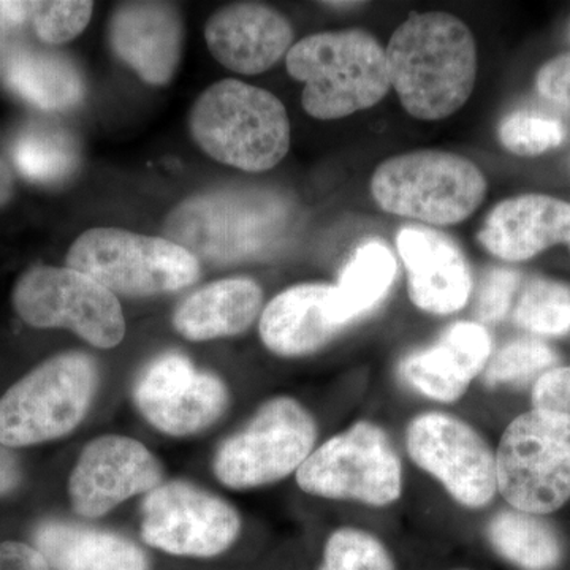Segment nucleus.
<instances>
[{
    "instance_id": "39",
    "label": "nucleus",
    "mask_w": 570,
    "mask_h": 570,
    "mask_svg": "<svg viewBox=\"0 0 570 570\" xmlns=\"http://www.w3.org/2000/svg\"><path fill=\"white\" fill-rule=\"evenodd\" d=\"M13 195V175L6 160L0 157V206L9 204Z\"/></svg>"
},
{
    "instance_id": "18",
    "label": "nucleus",
    "mask_w": 570,
    "mask_h": 570,
    "mask_svg": "<svg viewBox=\"0 0 570 570\" xmlns=\"http://www.w3.org/2000/svg\"><path fill=\"white\" fill-rule=\"evenodd\" d=\"M208 50L225 69L258 75L291 51L294 29L279 11L257 2L217 10L205 26Z\"/></svg>"
},
{
    "instance_id": "26",
    "label": "nucleus",
    "mask_w": 570,
    "mask_h": 570,
    "mask_svg": "<svg viewBox=\"0 0 570 570\" xmlns=\"http://www.w3.org/2000/svg\"><path fill=\"white\" fill-rule=\"evenodd\" d=\"M491 547L521 570H551L561 560V542L547 521L520 510H501L487 527Z\"/></svg>"
},
{
    "instance_id": "29",
    "label": "nucleus",
    "mask_w": 570,
    "mask_h": 570,
    "mask_svg": "<svg viewBox=\"0 0 570 570\" xmlns=\"http://www.w3.org/2000/svg\"><path fill=\"white\" fill-rule=\"evenodd\" d=\"M558 355L543 341L523 337L505 344L494 354L483 370L487 387L499 385H524L532 379L543 376L557 365Z\"/></svg>"
},
{
    "instance_id": "3",
    "label": "nucleus",
    "mask_w": 570,
    "mask_h": 570,
    "mask_svg": "<svg viewBox=\"0 0 570 570\" xmlns=\"http://www.w3.org/2000/svg\"><path fill=\"white\" fill-rule=\"evenodd\" d=\"M194 141L212 159L249 174L272 170L291 149V121L275 94L238 80L214 82L189 115Z\"/></svg>"
},
{
    "instance_id": "12",
    "label": "nucleus",
    "mask_w": 570,
    "mask_h": 570,
    "mask_svg": "<svg viewBox=\"0 0 570 570\" xmlns=\"http://www.w3.org/2000/svg\"><path fill=\"white\" fill-rule=\"evenodd\" d=\"M409 459L438 480L468 509L489 505L498 491L497 460L469 423L444 412L412 419L406 430Z\"/></svg>"
},
{
    "instance_id": "30",
    "label": "nucleus",
    "mask_w": 570,
    "mask_h": 570,
    "mask_svg": "<svg viewBox=\"0 0 570 570\" xmlns=\"http://www.w3.org/2000/svg\"><path fill=\"white\" fill-rule=\"evenodd\" d=\"M317 570H396L385 543L370 531L340 528L326 539Z\"/></svg>"
},
{
    "instance_id": "35",
    "label": "nucleus",
    "mask_w": 570,
    "mask_h": 570,
    "mask_svg": "<svg viewBox=\"0 0 570 570\" xmlns=\"http://www.w3.org/2000/svg\"><path fill=\"white\" fill-rule=\"evenodd\" d=\"M535 82L546 99L570 110V55L558 56L546 63Z\"/></svg>"
},
{
    "instance_id": "31",
    "label": "nucleus",
    "mask_w": 570,
    "mask_h": 570,
    "mask_svg": "<svg viewBox=\"0 0 570 570\" xmlns=\"http://www.w3.org/2000/svg\"><path fill=\"white\" fill-rule=\"evenodd\" d=\"M564 138L560 119L535 112H513L499 127V140L517 156H538L558 148Z\"/></svg>"
},
{
    "instance_id": "22",
    "label": "nucleus",
    "mask_w": 570,
    "mask_h": 570,
    "mask_svg": "<svg viewBox=\"0 0 570 570\" xmlns=\"http://www.w3.org/2000/svg\"><path fill=\"white\" fill-rule=\"evenodd\" d=\"M33 546L52 570H146L149 564L132 540L67 521L40 523L33 531Z\"/></svg>"
},
{
    "instance_id": "27",
    "label": "nucleus",
    "mask_w": 570,
    "mask_h": 570,
    "mask_svg": "<svg viewBox=\"0 0 570 570\" xmlns=\"http://www.w3.org/2000/svg\"><path fill=\"white\" fill-rule=\"evenodd\" d=\"M11 159L29 181L58 184L69 179L80 165V148L73 135L55 124H31L14 137Z\"/></svg>"
},
{
    "instance_id": "37",
    "label": "nucleus",
    "mask_w": 570,
    "mask_h": 570,
    "mask_svg": "<svg viewBox=\"0 0 570 570\" xmlns=\"http://www.w3.org/2000/svg\"><path fill=\"white\" fill-rule=\"evenodd\" d=\"M22 479L20 460L11 449L0 444V497L11 493Z\"/></svg>"
},
{
    "instance_id": "15",
    "label": "nucleus",
    "mask_w": 570,
    "mask_h": 570,
    "mask_svg": "<svg viewBox=\"0 0 570 570\" xmlns=\"http://www.w3.org/2000/svg\"><path fill=\"white\" fill-rule=\"evenodd\" d=\"M163 485V466L141 442L126 436L94 439L69 480L71 508L88 519L110 512L126 499Z\"/></svg>"
},
{
    "instance_id": "38",
    "label": "nucleus",
    "mask_w": 570,
    "mask_h": 570,
    "mask_svg": "<svg viewBox=\"0 0 570 570\" xmlns=\"http://www.w3.org/2000/svg\"><path fill=\"white\" fill-rule=\"evenodd\" d=\"M31 2H0V18L9 24H21L32 17Z\"/></svg>"
},
{
    "instance_id": "34",
    "label": "nucleus",
    "mask_w": 570,
    "mask_h": 570,
    "mask_svg": "<svg viewBox=\"0 0 570 570\" xmlns=\"http://www.w3.org/2000/svg\"><path fill=\"white\" fill-rule=\"evenodd\" d=\"M532 406L570 417V366L553 367L535 381Z\"/></svg>"
},
{
    "instance_id": "6",
    "label": "nucleus",
    "mask_w": 570,
    "mask_h": 570,
    "mask_svg": "<svg viewBox=\"0 0 570 570\" xmlns=\"http://www.w3.org/2000/svg\"><path fill=\"white\" fill-rule=\"evenodd\" d=\"M99 384L92 356L67 352L41 363L0 397V444H43L80 425Z\"/></svg>"
},
{
    "instance_id": "25",
    "label": "nucleus",
    "mask_w": 570,
    "mask_h": 570,
    "mask_svg": "<svg viewBox=\"0 0 570 570\" xmlns=\"http://www.w3.org/2000/svg\"><path fill=\"white\" fill-rule=\"evenodd\" d=\"M396 261L384 243L360 246L335 285L337 321L347 326L371 313L389 295L396 277Z\"/></svg>"
},
{
    "instance_id": "32",
    "label": "nucleus",
    "mask_w": 570,
    "mask_h": 570,
    "mask_svg": "<svg viewBox=\"0 0 570 570\" xmlns=\"http://www.w3.org/2000/svg\"><path fill=\"white\" fill-rule=\"evenodd\" d=\"M92 11V2H33L31 20L41 41L62 45L88 28Z\"/></svg>"
},
{
    "instance_id": "11",
    "label": "nucleus",
    "mask_w": 570,
    "mask_h": 570,
    "mask_svg": "<svg viewBox=\"0 0 570 570\" xmlns=\"http://www.w3.org/2000/svg\"><path fill=\"white\" fill-rule=\"evenodd\" d=\"M18 316L36 328H69L94 347L112 348L126 335L112 292L77 269L33 266L13 291Z\"/></svg>"
},
{
    "instance_id": "36",
    "label": "nucleus",
    "mask_w": 570,
    "mask_h": 570,
    "mask_svg": "<svg viewBox=\"0 0 570 570\" xmlns=\"http://www.w3.org/2000/svg\"><path fill=\"white\" fill-rule=\"evenodd\" d=\"M0 570H51L36 547L24 542L0 543Z\"/></svg>"
},
{
    "instance_id": "23",
    "label": "nucleus",
    "mask_w": 570,
    "mask_h": 570,
    "mask_svg": "<svg viewBox=\"0 0 570 570\" xmlns=\"http://www.w3.org/2000/svg\"><path fill=\"white\" fill-rule=\"evenodd\" d=\"M264 303L261 285L247 277H232L205 285L187 296L174 314L179 335L209 341L239 335L258 317Z\"/></svg>"
},
{
    "instance_id": "16",
    "label": "nucleus",
    "mask_w": 570,
    "mask_h": 570,
    "mask_svg": "<svg viewBox=\"0 0 570 570\" xmlns=\"http://www.w3.org/2000/svg\"><path fill=\"white\" fill-rule=\"evenodd\" d=\"M396 247L406 268L409 296L419 309L449 316L466 306L471 269L452 238L433 228L404 227Z\"/></svg>"
},
{
    "instance_id": "1",
    "label": "nucleus",
    "mask_w": 570,
    "mask_h": 570,
    "mask_svg": "<svg viewBox=\"0 0 570 570\" xmlns=\"http://www.w3.org/2000/svg\"><path fill=\"white\" fill-rule=\"evenodd\" d=\"M385 55L390 81L412 118L441 121L474 91L478 47L468 26L453 14H412L392 33Z\"/></svg>"
},
{
    "instance_id": "10",
    "label": "nucleus",
    "mask_w": 570,
    "mask_h": 570,
    "mask_svg": "<svg viewBox=\"0 0 570 570\" xmlns=\"http://www.w3.org/2000/svg\"><path fill=\"white\" fill-rule=\"evenodd\" d=\"M316 420L294 397L277 396L217 450L214 472L228 489L247 490L283 480L314 452Z\"/></svg>"
},
{
    "instance_id": "8",
    "label": "nucleus",
    "mask_w": 570,
    "mask_h": 570,
    "mask_svg": "<svg viewBox=\"0 0 570 570\" xmlns=\"http://www.w3.org/2000/svg\"><path fill=\"white\" fill-rule=\"evenodd\" d=\"M494 460L498 491L510 508L554 512L570 499V417L538 409L520 415L502 434Z\"/></svg>"
},
{
    "instance_id": "24",
    "label": "nucleus",
    "mask_w": 570,
    "mask_h": 570,
    "mask_svg": "<svg viewBox=\"0 0 570 570\" xmlns=\"http://www.w3.org/2000/svg\"><path fill=\"white\" fill-rule=\"evenodd\" d=\"M3 78L10 91L45 111H67L86 96L80 70L66 56L17 50L7 58Z\"/></svg>"
},
{
    "instance_id": "2",
    "label": "nucleus",
    "mask_w": 570,
    "mask_h": 570,
    "mask_svg": "<svg viewBox=\"0 0 570 570\" xmlns=\"http://www.w3.org/2000/svg\"><path fill=\"white\" fill-rule=\"evenodd\" d=\"M285 63L292 78L305 82L303 108L321 121L367 110L392 88L385 48L360 29L306 37L291 48Z\"/></svg>"
},
{
    "instance_id": "41",
    "label": "nucleus",
    "mask_w": 570,
    "mask_h": 570,
    "mask_svg": "<svg viewBox=\"0 0 570 570\" xmlns=\"http://www.w3.org/2000/svg\"><path fill=\"white\" fill-rule=\"evenodd\" d=\"M459 570H469V569H459Z\"/></svg>"
},
{
    "instance_id": "20",
    "label": "nucleus",
    "mask_w": 570,
    "mask_h": 570,
    "mask_svg": "<svg viewBox=\"0 0 570 570\" xmlns=\"http://www.w3.org/2000/svg\"><path fill=\"white\" fill-rule=\"evenodd\" d=\"M479 242L508 262L530 261L560 243L570 247V204L547 195L509 198L489 214Z\"/></svg>"
},
{
    "instance_id": "4",
    "label": "nucleus",
    "mask_w": 570,
    "mask_h": 570,
    "mask_svg": "<svg viewBox=\"0 0 570 570\" xmlns=\"http://www.w3.org/2000/svg\"><path fill=\"white\" fill-rule=\"evenodd\" d=\"M287 208L276 195L217 189L181 202L165 219V238L212 264H238L279 242Z\"/></svg>"
},
{
    "instance_id": "13",
    "label": "nucleus",
    "mask_w": 570,
    "mask_h": 570,
    "mask_svg": "<svg viewBox=\"0 0 570 570\" xmlns=\"http://www.w3.org/2000/svg\"><path fill=\"white\" fill-rule=\"evenodd\" d=\"M141 538L175 557L213 558L234 546L242 519L227 501L186 482H168L146 494Z\"/></svg>"
},
{
    "instance_id": "21",
    "label": "nucleus",
    "mask_w": 570,
    "mask_h": 570,
    "mask_svg": "<svg viewBox=\"0 0 570 570\" xmlns=\"http://www.w3.org/2000/svg\"><path fill=\"white\" fill-rule=\"evenodd\" d=\"M335 285L299 284L275 296L262 311L261 337L273 354L303 356L325 347L343 330Z\"/></svg>"
},
{
    "instance_id": "33",
    "label": "nucleus",
    "mask_w": 570,
    "mask_h": 570,
    "mask_svg": "<svg viewBox=\"0 0 570 570\" xmlns=\"http://www.w3.org/2000/svg\"><path fill=\"white\" fill-rule=\"evenodd\" d=\"M520 275L509 268H491L483 276L478 295L475 314L483 324H497L508 316Z\"/></svg>"
},
{
    "instance_id": "14",
    "label": "nucleus",
    "mask_w": 570,
    "mask_h": 570,
    "mask_svg": "<svg viewBox=\"0 0 570 570\" xmlns=\"http://www.w3.org/2000/svg\"><path fill=\"white\" fill-rule=\"evenodd\" d=\"M134 400L154 428L183 438L220 419L228 406V390L219 377L198 371L186 355L168 352L141 371Z\"/></svg>"
},
{
    "instance_id": "28",
    "label": "nucleus",
    "mask_w": 570,
    "mask_h": 570,
    "mask_svg": "<svg viewBox=\"0 0 570 570\" xmlns=\"http://www.w3.org/2000/svg\"><path fill=\"white\" fill-rule=\"evenodd\" d=\"M513 318L534 335H566L570 330V288L543 277L531 279L521 291Z\"/></svg>"
},
{
    "instance_id": "17",
    "label": "nucleus",
    "mask_w": 570,
    "mask_h": 570,
    "mask_svg": "<svg viewBox=\"0 0 570 570\" xmlns=\"http://www.w3.org/2000/svg\"><path fill=\"white\" fill-rule=\"evenodd\" d=\"M115 55L153 86L174 80L183 55L184 28L178 7L167 2H126L110 20Z\"/></svg>"
},
{
    "instance_id": "9",
    "label": "nucleus",
    "mask_w": 570,
    "mask_h": 570,
    "mask_svg": "<svg viewBox=\"0 0 570 570\" xmlns=\"http://www.w3.org/2000/svg\"><path fill=\"white\" fill-rule=\"evenodd\" d=\"M296 483L313 497L387 508L403 493V464L384 428L362 420L314 450Z\"/></svg>"
},
{
    "instance_id": "40",
    "label": "nucleus",
    "mask_w": 570,
    "mask_h": 570,
    "mask_svg": "<svg viewBox=\"0 0 570 570\" xmlns=\"http://www.w3.org/2000/svg\"><path fill=\"white\" fill-rule=\"evenodd\" d=\"M326 6L337 7V9H346V7H356L360 6L358 2H328Z\"/></svg>"
},
{
    "instance_id": "5",
    "label": "nucleus",
    "mask_w": 570,
    "mask_h": 570,
    "mask_svg": "<svg viewBox=\"0 0 570 570\" xmlns=\"http://www.w3.org/2000/svg\"><path fill=\"white\" fill-rule=\"evenodd\" d=\"M384 212L431 225L463 223L485 200L482 170L459 154L422 149L390 157L371 178Z\"/></svg>"
},
{
    "instance_id": "19",
    "label": "nucleus",
    "mask_w": 570,
    "mask_h": 570,
    "mask_svg": "<svg viewBox=\"0 0 570 570\" xmlns=\"http://www.w3.org/2000/svg\"><path fill=\"white\" fill-rule=\"evenodd\" d=\"M493 341L489 330L478 322L450 325L433 346L407 355L400 374L420 395L455 403L490 362Z\"/></svg>"
},
{
    "instance_id": "7",
    "label": "nucleus",
    "mask_w": 570,
    "mask_h": 570,
    "mask_svg": "<svg viewBox=\"0 0 570 570\" xmlns=\"http://www.w3.org/2000/svg\"><path fill=\"white\" fill-rule=\"evenodd\" d=\"M67 266L127 296L170 294L200 277V262L189 250L160 236L121 228H91L78 236Z\"/></svg>"
}]
</instances>
